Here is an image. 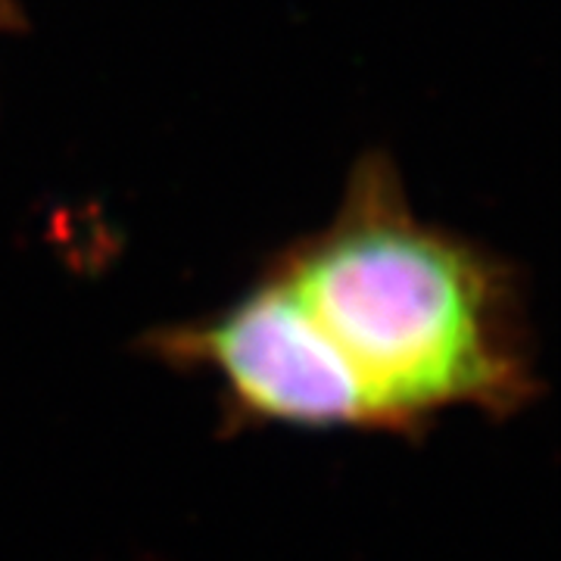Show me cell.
<instances>
[{
    "mask_svg": "<svg viewBox=\"0 0 561 561\" xmlns=\"http://www.w3.org/2000/svg\"><path fill=\"white\" fill-rule=\"evenodd\" d=\"M265 272L353 390L362 434L415 437L459 412L515 419L540 393L508 268L421 221L383 160L365 162L334 221Z\"/></svg>",
    "mask_w": 561,
    "mask_h": 561,
    "instance_id": "1",
    "label": "cell"
},
{
    "mask_svg": "<svg viewBox=\"0 0 561 561\" xmlns=\"http://www.w3.org/2000/svg\"><path fill=\"white\" fill-rule=\"evenodd\" d=\"M7 20V0H0V22Z\"/></svg>",
    "mask_w": 561,
    "mask_h": 561,
    "instance_id": "2",
    "label": "cell"
}]
</instances>
